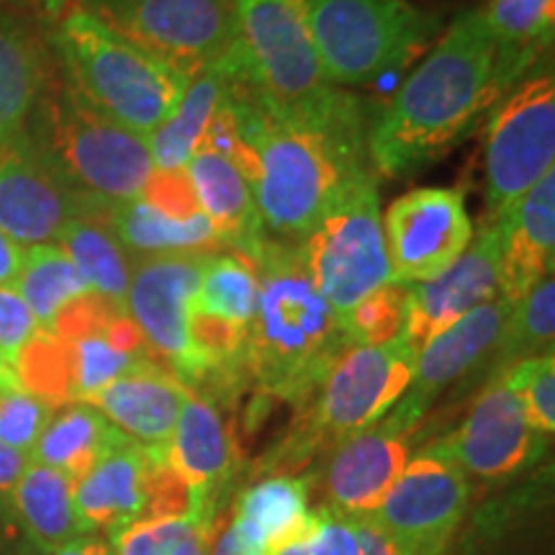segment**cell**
I'll use <instances>...</instances> for the list:
<instances>
[{"label":"cell","instance_id":"obj_1","mask_svg":"<svg viewBox=\"0 0 555 555\" xmlns=\"http://www.w3.org/2000/svg\"><path fill=\"white\" fill-rule=\"evenodd\" d=\"M227 114L232 163L247 178L266 237L301 245L352 180L373 172L363 106L332 124H298L268 108L245 78L232 82Z\"/></svg>","mask_w":555,"mask_h":555},{"label":"cell","instance_id":"obj_2","mask_svg":"<svg viewBox=\"0 0 555 555\" xmlns=\"http://www.w3.org/2000/svg\"><path fill=\"white\" fill-rule=\"evenodd\" d=\"M504 95L496 78V44L481 13H461L367 124L373 172L406 178L429 168Z\"/></svg>","mask_w":555,"mask_h":555},{"label":"cell","instance_id":"obj_3","mask_svg":"<svg viewBox=\"0 0 555 555\" xmlns=\"http://www.w3.org/2000/svg\"><path fill=\"white\" fill-rule=\"evenodd\" d=\"M253 268L258 304L247 335V373L275 397L301 401L322 386L350 343L311 283L301 245L266 240Z\"/></svg>","mask_w":555,"mask_h":555},{"label":"cell","instance_id":"obj_4","mask_svg":"<svg viewBox=\"0 0 555 555\" xmlns=\"http://www.w3.org/2000/svg\"><path fill=\"white\" fill-rule=\"evenodd\" d=\"M52 47L82 99L137 134L163 127L191 78L152 57L93 13L73 9L57 21Z\"/></svg>","mask_w":555,"mask_h":555},{"label":"cell","instance_id":"obj_5","mask_svg":"<svg viewBox=\"0 0 555 555\" xmlns=\"http://www.w3.org/2000/svg\"><path fill=\"white\" fill-rule=\"evenodd\" d=\"M29 121L34 147L67 185L88 196L111 204L137 198L155 172L147 137L101 114L67 78L47 80Z\"/></svg>","mask_w":555,"mask_h":555},{"label":"cell","instance_id":"obj_6","mask_svg":"<svg viewBox=\"0 0 555 555\" xmlns=\"http://www.w3.org/2000/svg\"><path fill=\"white\" fill-rule=\"evenodd\" d=\"M253 93L283 119L332 124L363 106L332 86L311 44L301 0H232Z\"/></svg>","mask_w":555,"mask_h":555},{"label":"cell","instance_id":"obj_7","mask_svg":"<svg viewBox=\"0 0 555 555\" xmlns=\"http://www.w3.org/2000/svg\"><path fill=\"white\" fill-rule=\"evenodd\" d=\"M317 60L332 86H371L406 67L437 18L404 0H301Z\"/></svg>","mask_w":555,"mask_h":555},{"label":"cell","instance_id":"obj_8","mask_svg":"<svg viewBox=\"0 0 555 555\" xmlns=\"http://www.w3.org/2000/svg\"><path fill=\"white\" fill-rule=\"evenodd\" d=\"M304 266L337 319L386 283L388 266L376 172H365L339 191L301 242Z\"/></svg>","mask_w":555,"mask_h":555},{"label":"cell","instance_id":"obj_9","mask_svg":"<svg viewBox=\"0 0 555 555\" xmlns=\"http://www.w3.org/2000/svg\"><path fill=\"white\" fill-rule=\"evenodd\" d=\"M75 9L99 16L189 78L240 60L232 0H78Z\"/></svg>","mask_w":555,"mask_h":555},{"label":"cell","instance_id":"obj_10","mask_svg":"<svg viewBox=\"0 0 555 555\" xmlns=\"http://www.w3.org/2000/svg\"><path fill=\"white\" fill-rule=\"evenodd\" d=\"M416 345L404 335L384 345H350L319 386L309 427L296 437L294 453H314L376 427L399 404L414 376Z\"/></svg>","mask_w":555,"mask_h":555},{"label":"cell","instance_id":"obj_11","mask_svg":"<svg viewBox=\"0 0 555 555\" xmlns=\"http://www.w3.org/2000/svg\"><path fill=\"white\" fill-rule=\"evenodd\" d=\"M555 165V80H522L496 103L486 129V221H504Z\"/></svg>","mask_w":555,"mask_h":555},{"label":"cell","instance_id":"obj_12","mask_svg":"<svg viewBox=\"0 0 555 555\" xmlns=\"http://www.w3.org/2000/svg\"><path fill=\"white\" fill-rule=\"evenodd\" d=\"M208 253H172L131 258L127 314L152 356L185 386L198 384V360L191 345L189 309Z\"/></svg>","mask_w":555,"mask_h":555},{"label":"cell","instance_id":"obj_13","mask_svg":"<svg viewBox=\"0 0 555 555\" xmlns=\"http://www.w3.org/2000/svg\"><path fill=\"white\" fill-rule=\"evenodd\" d=\"M468 506L466 474L433 450L412 457L371 522L401 555H442Z\"/></svg>","mask_w":555,"mask_h":555},{"label":"cell","instance_id":"obj_14","mask_svg":"<svg viewBox=\"0 0 555 555\" xmlns=\"http://www.w3.org/2000/svg\"><path fill=\"white\" fill-rule=\"evenodd\" d=\"M384 237L393 283L433 281L474 240L466 198L455 189H414L388 206Z\"/></svg>","mask_w":555,"mask_h":555},{"label":"cell","instance_id":"obj_15","mask_svg":"<svg viewBox=\"0 0 555 555\" xmlns=\"http://www.w3.org/2000/svg\"><path fill=\"white\" fill-rule=\"evenodd\" d=\"M103 204L67 185L29 134L0 150V232L13 245H50L69 221Z\"/></svg>","mask_w":555,"mask_h":555},{"label":"cell","instance_id":"obj_16","mask_svg":"<svg viewBox=\"0 0 555 555\" xmlns=\"http://www.w3.org/2000/svg\"><path fill=\"white\" fill-rule=\"evenodd\" d=\"M427 450L463 474L499 481L535 461L543 450V435L530 427L522 401L506 384L504 373H496L470 404L461 427Z\"/></svg>","mask_w":555,"mask_h":555},{"label":"cell","instance_id":"obj_17","mask_svg":"<svg viewBox=\"0 0 555 555\" xmlns=\"http://www.w3.org/2000/svg\"><path fill=\"white\" fill-rule=\"evenodd\" d=\"M515 304L499 294L481 307L470 309L416 350L414 376L399 404L384 416L386 425L409 435L420 425L437 393L481 363L496 350Z\"/></svg>","mask_w":555,"mask_h":555},{"label":"cell","instance_id":"obj_18","mask_svg":"<svg viewBox=\"0 0 555 555\" xmlns=\"http://www.w3.org/2000/svg\"><path fill=\"white\" fill-rule=\"evenodd\" d=\"M499 262H502V224L483 221L481 232L470 240L453 266L433 281L409 286L406 337L416 345V350L470 309L499 296Z\"/></svg>","mask_w":555,"mask_h":555},{"label":"cell","instance_id":"obj_19","mask_svg":"<svg viewBox=\"0 0 555 555\" xmlns=\"http://www.w3.org/2000/svg\"><path fill=\"white\" fill-rule=\"evenodd\" d=\"M155 455L124 435L106 455L75 483L73 502L82 535L108 532L150 517V483Z\"/></svg>","mask_w":555,"mask_h":555},{"label":"cell","instance_id":"obj_20","mask_svg":"<svg viewBox=\"0 0 555 555\" xmlns=\"http://www.w3.org/2000/svg\"><path fill=\"white\" fill-rule=\"evenodd\" d=\"M189 391L191 388L176 373L150 360L101 391L90 393L82 404L99 409L111 425L147 453L165 457Z\"/></svg>","mask_w":555,"mask_h":555},{"label":"cell","instance_id":"obj_21","mask_svg":"<svg viewBox=\"0 0 555 555\" xmlns=\"http://www.w3.org/2000/svg\"><path fill=\"white\" fill-rule=\"evenodd\" d=\"M409 463L406 435L386 425L347 437L330 457L324 489L330 509L345 517H371Z\"/></svg>","mask_w":555,"mask_h":555},{"label":"cell","instance_id":"obj_22","mask_svg":"<svg viewBox=\"0 0 555 555\" xmlns=\"http://www.w3.org/2000/svg\"><path fill=\"white\" fill-rule=\"evenodd\" d=\"M165 461L191 491L193 504L214 517L217 491L232 474V437L206 393L189 391Z\"/></svg>","mask_w":555,"mask_h":555},{"label":"cell","instance_id":"obj_23","mask_svg":"<svg viewBox=\"0 0 555 555\" xmlns=\"http://www.w3.org/2000/svg\"><path fill=\"white\" fill-rule=\"evenodd\" d=\"M499 224V294L517 304L535 283L551 275L555 266V170L545 172Z\"/></svg>","mask_w":555,"mask_h":555},{"label":"cell","instance_id":"obj_24","mask_svg":"<svg viewBox=\"0 0 555 555\" xmlns=\"http://www.w3.org/2000/svg\"><path fill=\"white\" fill-rule=\"evenodd\" d=\"M185 172H189L201 211L217 232L219 245L232 247L234 253L253 262L268 237L253 189L242 170L219 152L198 150L185 163Z\"/></svg>","mask_w":555,"mask_h":555},{"label":"cell","instance_id":"obj_25","mask_svg":"<svg viewBox=\"0 0 555 555\" xmlns=\"http://www.w3.org/2000/svg\"><path fill=\"white\" fill-rule=\"evenodd\" d=\"M319 512L309 509V481L270 476L249 486L237 502L232 530L258 555H273L314 530Z\"/></svg>","mask_w":555,"mask_h":555},{"label":"cell","instance_id":"obj_26","mask_svg":"<svg viewBox=\"0 0 555 555\" xmlns=\"http://www.w3.org/2000/svg\"><path fill=\"white\" fill-rule=\"evenodd\" d=\"M50 75L39 34L16 13H0V150L26 134Z\"/></svg>","mask_w":555,"mask_h":555},{"label":"cell","instance_id":"obj_27","mask_svg":"<svg viewBox=\"0 0 555 555\" xmlns=\"http://www.w3.org/2000/svg\"><path fill=\"white\" fill-rule=\"evenodd\" d=\"M245 75L242 67V54L237 62L224 67H208L193 75L183 99L170 114L163 127L147 137L150 155L155 170H180L196 155L204 142V134L211 124L214 114L224 103L232 82Z\"/></svg>","mask_w":555,"mask_h":555},{"label":"cell","instance_id":"obj_28","mask_svg":"<svg viewBox=\"0 0 555 555\" xmlns=\"http://www.w3.org/2000/svg\"><path fill=\"white\" fill-rule=\"evenodd\" d=\"M481 13L496 44V78L504 93L522 82L553 41L555 0H486Z\"/></svg>","mask_w":555,"mask_h":555},{"label":"cell","instance_id":"obj_29","mask_svg":"<svg viewBox=\"0 0 555 555\" xmlns=\"http://www.w3.org/2000/svg\"><path fill=\"white\" fill-rule=\"evenodd\" d=\"M108 227L131 258L172 253H217L219 237L204 214L176 219L142 196L108 206Z\"/></svg>","mask_w":555,"mask_h":555},{"label":"cell","instance_id":"obj_30","mask_svg":"<svg viewBox=\"0 0 555 555\" xmlns=\"http://www.w3.org/2000/svg\"><path fill=\"white\" fill-rule=\"evenodd\" d=\"M121 437V429L111 425L99 409L73 401L52 414L29 457L78 483Z\"/></svg>","mask_w":555,"mask_h":555},{"label":"cell","instance_id":"obj_31","mask_svg":"<svg viewBox=\"0 0 555 555\" xmlns=\"http://www.w3.org/2000/svg\"><path fill=\"white\" fill-rule=\"evenodd\" d=\"M108 206L103 204L95 211L69 221L57 242L90 291L127 309L131 258L111 232Z\"/></svg>","mask_w":555,"mask_h":555},{"label":"cell","instance_id":"obj_32","mask_svg":"<svg viewBox=\"0 0 555 555\" xmlns=\"http://www.w3.org/2000/svg\"><path fill=\"white\" fill-rule=\"evenodd\" d=\"M73 489L75 483L67 476L34 461H29L24 476L18 478L11 506L39 551L54 553L67 540L82 535Z\"/></svg>","mask_w":555,"mask_h":555},{"label":"cell","instance_id":"obj_33","mask_svg":"<svg viewBox=\"0 0 555 555\" xmlns=\"http://www.w3.org/2000/svg\"><path fill=\"white\" fill-rule=\"evenodd\" d=\"M11 286L26 301L39 330H52L54 317L73 298L90 291L78 268L62 253L60 245H31L26 249Z\"/></svg>","mask_w":555,"mask_h":555},{"label":"cell","instance_id":"obj_34","mask_svg":"<svg viewBox=\"0 0 555 555\" xmlns=\"http://www.w3.org/2000/svg\"><path fill=\"white\" fill-rule=\"evenodd\" d=\"M555 335V283L543 278L512 309L494 350V376L522 360L553 352Z\"/></svg>","mask_w":555,"mask_h":555},{"label":"cell","instance_id":"obj_35","mask_svg":"<svg viewBox=\"0 0 555 555\" xmlns=\"http://www.w3.org/2000/svg\"><path fill=\"white\" fill-rule=\"evenodd\" d=\"M13 371H16L24 391L34 393L54 409L75 401L69 347L50 330L34 332V337L18 352Z\"/></svg>","mask_w":555,"mask_h":555},{"label":"cell","instance_id":"obj_36","mask_svg":"<svg viewBox=\"0 0 555 555\" xmlns=\"http://www.w3.org/2000/svg\"><path fill=\"white\" fill-rule=\"evenodd\" d=\"M409 286L386 283L339 319L350 345H384L406 332Z\"/></svg>","mask_w":555,"mask_h":555},{"label":"cell","instance_id":"obj_37","mask_svg":"<svg viewBox=\"0 0 555 555\" xmlns=\"http://www.w3.org/2000/svg\"><path fill=\"white\" fill-rule=\"evenodd\" d=\"M211 519L198 509L180 517L139 519L111 538V551L114 555H172L185 538L193 535L198 527L211 525Z\"/></svg>","mask_w":555,"mask_h":555},{"label":"cell","instance_id":"obj_38","mask_svg":"<svg viewBox=\"0 0 555 555\" xmlns=\"http://www.w3.org/2000/svg\"><path fill=\"white\" fill-rule=\"evenodd\" d=\"M504 378L522 401L527 422L538 435L555 433V358L553 352L506 367Z\"/></svg>","mask_w":555,"mask_h":555},{"label":"cell","instance_id":"obj_39","mask_svg":"<svg viewBox=\"0 0 555 555\" xmlns=\"http://www.w3.org/2000/svg\"><path fill=\"white\" fill-rule=\"evenodd\" d=\"M57 412L52 404L34 397L29 391L0 393V442L18 453L31 455L34 446L50 425L52 414Z\"/></svg>","mask_w":555,"mask_h":555},{"label":"cell","instance_id":"obj_40","mask_svg":"<svg viewBox=\"0 0 555 555\" xmlns=\"http://www.w3.org/2000/svg\"><path fill=\"white\" fill-rule=\"evenodd\" d=\"M317 512L319 517L314 530L273 555H358V535L352 517L339 515L330 506Z\"/></svg>","mask_w":555,"mask_h":555},{"label":"cell","instance_id":"obj_41","mask_svg":"<svg viewBox=\"0 0 555 555\" xmlns=\"http://www.w3.org/2000/svg\"><path fill=\"white\" fill-rule=\"evenodd\" d=\"M142 198L159 208L163 214L176 219H191L196 217V214H204L198 206L196 193H193V185L185 168L152 172L147 185H144L142 191Z\"/></svg>","mask_w":555,"mask_h":555},{"label":"cell","instance_id":"obj_42","mask_svg":"<svg viewBox=\"0 0 555 555\" xmlns=\"http://www.w3.org/2000/svg\"><path fill=\"white\" fill-rule=\"evenodd\" d=\"M39 330L37 319L26 307V301L11 283L0 286V356L9 363H16L18 352Z\"/></svg>","mask_w":555,"mask_h":555},{"label":"cell","instance_id":"obj_43","mask_svg":"<svg viewBox=\"0 0 555 555\" xmlns=\"http://www.w3.org/2000/svg\"><path fill=\"white\" fill-rule=\"evenodd\" d=\"M31 457L11 450L9 446L0 442V509H9L13 502V491H16L18 478L24 476L26 466H29Z\"/></svg>","mask_w":555,"mask_h":555},{"label":"cell","instance_id":"obj_44","mask_svg":"<svg viewBox=\"0 0 555 555\" xmlns=\"http://www.w3.org/2000/svg\"><path fill=\"white\" fill-rule=\"evenodd\" d=\"M352 522H356L358 555H401L397 551V545H393L371 519L352 517Z\"/></svg>","mask_w":555,"mask_h":555},{"label":"cell","instance_id":"obj_45","mask_svg":"<svg viewBox=\"0 0 555 555\" xmlns=\"http://www.w3.org/2000/svg\"><path fill=\"white\" fill-rule=\"evenodd\" d=\"M52 555H114V551H111L106 540L95 535H78L67 540L65 545H60Z\"/></svg>","mask_w":555,"mask_h":555},{"label":"cell","instance_id":"obj_46","mask_svg":"<svg viewBox=\"0 0 555 555\" xmlns=\"http://www.w3.org/2000/svg\"><path fill=\"white\" fill-rule=\"evenodd\" d=\"M21 258H24V249L13 245V242L0 232V286H3V283H11L13 278H16Z\"/></svg>","mask_w":555,"mask_h":555},{"label":"cell","instance_id":"obj_47","mask_svg":"<svg viewBox=\"0 0 555 555\" xmlns=\"http://www.w3.org/2000/svg\"><path fill=\"white\" fill-rule=\"evenodd\" d=\"M208 555H258L253 551V547H247L242 540L237 538V532L232 530V525H227L224 530L219 532L217 543H214L211 553Z\"/></svg>","mask_w":555,"mask_h":555},{"label":"cell","instance_id":"obj_48","mask_svg":"<svg viewBox=\"0 0 555 555\" xmlns=\"http://www.w3.org/2000/svg\"><path fill=\"white\" fill-rule=\"evenodd\" d=\"M208 532H211V525L198 527L193 535H189L176 547L172 555H208Z\"/></svg>","mask_w":555,"mask_h":555},{"label":"cell","instance_id":"obj_49","mask_svg":"<svg viewBox=\"0 0 555 555\" xmlns=\"http://www.w3.org/2000/svg\"><path fill=\"white\" fill-rule=\"evenodd\" d=\"M75 5H78V0H39L41 13H44L50 21H54V24H57L65 13L73 11Z\"/></svg>","mask_w":555,"mask_h":555},{"label":"cell","instance_id":"obj_50","mask_svg":"<svg viewBox=\"0 0 555 555\" xmlns=\"http://www.w3.org/2000/svg\"><path fill=\"white\" fill-rule=\"evenodd\" d=\"M11 391H21V380L9 360L0 356V393H11Z\"/></svg>","mask_w":555,"mask_h":555},{"label":"cell","instance_id":"obj_51","mask_svg":"<svg viewBox=\"0 0 555 555\" xmlns=\"http://www.w3.org/2000/svg\"><path fill=\"white\" fill-rule=\"evenodd\" d=\"M34 3H39V0H0V13H13V11H21V9H31Z\"/></svg>","mask_w":555,"mask_h":555}]
</instances>
